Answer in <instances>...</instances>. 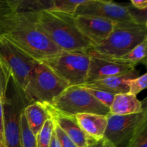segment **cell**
I'll return each mask as SVG.
<instances>
[{"instance_id":"cell-12","label":"cell","mask_w":147,"mask_h":147,"mask_svg":"<svg viewBox=\"0 0 147 147\" xmlns=\"http://www.w3.org/2000/svg\"><path fill=\"white\" fill-rule=\"evenodd\" d=\"M90 56V65L86 83L113 76H122L136 70V66L132 65L102 58L91 55Z\"/></svg>"},{"instance_id":"cell-24","label":"cell","mask_w":147,"mask_h":147,"mask_svg":"<svg viewBox=\"0 0 147 147\" xmlns=\"http://www.w3.org/2000/svg\"><path fill=\"white\" fill-rule=\"evenodd\" d=\"M86 88V87H85ZM89 93L96 99L98 102H100L101 104H103L105 107L108 108L109 109L113 98L115 97V95L113 93H109V92L103 91V90H97V89L90 88H86Z\"/></svg>"},{"instance_id":"cell-29","label":"cell","mask_w":147,"mask_h":147,"mask_svg":"<svg viewBox=\"0 0 147 147\" xmlns=\"http://www.w3.org/2000/svg\"><path fill=\"white\" fill-rule=\"evenodd\" d=\"M50 147H61L60 142H59L58 139H57V136H56L55 131L53 133V136H52L51 143H50Z\"/></svg>"},{"instance_id":"cell-22","label":"cell","mask_w":147,"mask_h":147,"mask_svg":"<svg viewBox=\"0 0 147 147\" xmlns=\"http://www.w3.org/2000/svg\"><path fill=\"white\" fill-rule=\"evenodd\" d=\"M11 79V74L4 63L3 59L0 56V98L5 101L7 99V90Z\"/></svg>"},{"instance_id":"cell-5","label":"cell","mask_w":147,"mask_h":147,"mask_svg":"<svg viewBox=\"0 0 147 147\" xmlns=\"http://www.w3.org/2000/svg\"><path fill=\"white\" fill-rule=\"evenodd\" d=\"M45 104L57 111L71 116L79 113L109 114V109L98 101L83 86H68L51 102Z\"/></svg>"},{"instance_id":"cell-1","label":"cell","mask_w":147,"mask_h":147,"mask_svg":"<svg viewBox=\"0 0 147 147\" xmlns=\"http://www.w3.org/2000/svg\"><path fill=\"white\" fill-rule=\"evenodd\" d=\"M0 35L38 62L62 52L38 27L36 11L20 9L15 0L0 1Z\"/></svg>"},{"instance_id":"cell-19","label":"cell","mask_w":147,"mask_h":147,"mask_svg":"<svg viewBox=\"0 0 147 147\" xmlns=\"http://www.w3.org/2000/svg\"><path fill=\"white\" fill-rule=\"evenodd\" d=\"M54 129L55 123L50 118L45 122L40 133L36 136V147H50Z\"/></svg>"},{"instance_id":"cell-3","label":"cell","mask_w":147,"mask_h":147,"mask_svg":"<svg viewBox=\"0 0 147 147\" xmlns=\"http://www.w3.org/2000/svg\"><path fill=\"white\" fill-rule=\"evenodd\" d=\"M146 37V25L118 24L109 37L101 44L93 47L88 53L114 60L126 55Z\"/></svg>"},{"instance_id":"cell-9","label":"cell","mask_w":147,"mask_h":147,"mask_svg":"<svg viewBox=\"0 0 147 147\" xmlns=\"http://www.w3.org/2000/svg\"><path fill=\"white\" fill-rule=\"evenodd\" d=\"M108 124L103 139L114 147H127L129 142L147 124V109L139 113L126 116L109 114Z\"/></svg>"},{"instance_id":"cell-15","label":"cell","mask_w":147,"mask_h":147,"mask_svg":"<svg viewBox=\"0 0 147 147\" xmlns=\"http://www.w3.org/2000/svg\"><path fill=\"white\" fill-rule=\"evenodd\" d=\"M76 120L83 131L93 141H100L104 138L108 124L107 116L96 113H79Z\"/></svg>"},{"instance_id":"cell-17","label":"cell","mask_w":147,"mask_h":147,"mask_svg":"<svg viewBox=\"0 0 147 147\" xmlns=\"http://www.w3.org/2000/svg\"><path fill=\"white\" fill-rule=\"evenodd\" d=\"M22 113L29 129L35 137L40 133L45 122L51 118L45 104L38 102L29 103L23 109Z\"/></svg>"},{"instance_id":"cell-11","label":"cell","mask_w":147,"mask_h":147,"mask_svg":"<svg viewBox=\"0 0 147 147\" xmlns=\"http://www.w3.org/2000/svg\"><path fill=\"white\" fill-rule=\"evenodd\" d=\"M74 16L77 28L93 44V47L104 42L118 25L113 22L100 17Z\"/></svg>"},{"instance_id":"cell-16","label":"cell","mask_w":147,"mask_h":147,"mask_svg":"<svg viewBox=\"0 0 147 147\" xmlns=\"http://www.w3.org/2000/svg\"><path fill=\"white\" fill-rule=\"evenodd\" d=\"M138 75H139V71L136 70L132 73H127V74L107 78L90 83H86L82 86L86 88L109 92L114 95L127 93H129V87L126 85V81L128 79L138 77Z\"/></svg>"},{"instance_id":"cell-20","label":"cell","mask_w":147,"mask_h":147,"mask_svg":"<svg viewBox=\"0 0 147 147\" xmlns=\"http://www.w3.org/2000/svg\"><path fill=\"white\" fill-rule=\"evenodd\" d=\"M20 128L21 147H36V137L29 129L22 111L20 114Z\"/></svg>"},{"instance_id":"cell-18","label":"cell","mask_w":147,"mask_h":147,"mask_svg":"<svg viewBox=\"0 0 147 147\" xmlns=\"http://www.w3.org/2000/svg\"><path fill=\"white\" fill-rule=\"evenodd\" d=\"M146 46H147V37L139 45L134 47L131 50L126 53L122 57L117 59H114L115 61L121 62V63H126V64L132 65L136 66L139 63H146Z\"/></svg>"},{"instance_id":"cell-2","label":"cell","mask_w":147,"mask_h":147,"mask_svg":"<svg viewBox=\"0 0 147 147\" xmlns=\"http://www.w3.org/2000/svg\"><path fill=\"white\" fill-rule=\"evenodd\" d=\"M36 22L40 30L62 51L88 53L93 47L76 27L74 14L42 10L36 11Z\"/></svg>"},{"instance_id":"cell-21","label":"cell","mask_w":147,"mask_h":147,"mask_svg":"<svg viewBox=\"0 0 147 147\" xmlns=\"http://www.w3.org/2000/svg\"><path fill=\"white\" fill-rule=\"evenodd\" d=\"M85 1L86 0H53V7L51 11L74 14L77 7L83 4Z\"/></svg>"},{"instance_id":"cell-23","label":"cell","mask_w":147,"mask_h":147,"mask_svg":"<svg viewBox=\"0 0 147 147\" xmlns=\"http://www.w3.org/2000/svg\"><path fill=\"white\" fill-rule=\"evenodd\" d=\"M126 83L129 87V93L136 96L146 88L147 74L144 73L134 78L128 79Z\"/></svg>"},{"instance_id":"cell-6","label":"cell","mask_w":147,"mask_h":147,"mask_svg":"<svg viewBox=\"0 0 147 147\" xmlns=\"http://www.w3.org/2000/svg\"><path fill=\"white\" fill-rule=\"evenodd\" d=\"M90 58L88 53L62 51L42 63L68 86H82L87 80Z\"/></svg>"},{"instance_id":"cell-4","label":"cell","mask_w":147,"mask_h":147,"mask_svg":"<svg viewBox=\"0 0 147 147\" xmlns=\"http://www.w3.org/2000/svg\"><path fill=\"white\" fill-rule=\"evenodd\" d=\"M67 87V83L47 65L38 62L27 79L24 98L30 103H48Z\"/></svg>"},{"instance_id":"cell-7","label":"cell","mask_w":147,"mask_h":147,"mask_svg":"<svg viewBox=\"0 0 147 147\" xmlns=\"http://www.w3.org/2000/svg\"><path fill=\"white\" fill-rule=\"evenodd\" d=\"M0 56L9 70L12 84L17 95L26 101L24 91L27 79L38 61L1 35H0Z\"/></svg>"},{"instance_id":"cell-26","label":"cell","mask_w":147,"mask_h":147,"mask_svg":"<svg viewBox=\"0 0 147 147\" xmlns=\"http://www.w3.org/2000/svg\"><path fill=\"white\" fill-rule=\"evenodd\" d=\"M54 131L57 139L61 145V147H78L55 123Z\"/></svg>"},{"instance_id":"cell-31","label":"cell","mask_w":147,"mask_h":147,"mask_svg":"<svg viewBox=\"0 0 147 147\" xmlns=\"http://www.w3.org/2000/svg\"><path fill=\"white\" fill-rule=\"evenodd\" d=\"M103 147H114V146H113L111 143H110L109 141L104 139V141H103Z\"/></svg>"},{"instance_id":"cell-28","label":"cell","mask_w":147,"mask_h":147,"mask_svg":"<svg viewBox=\"0 0 147 147\" xmlns=\"http://www.w3.org/2000/svg\"><path fill=\"white\" fill-rule=\"evenodd\" d=\"M131 4L135 9L140 11H145L147 9V1L146 0H131Z\"/></svg>"},{"instance_id":"cell-10","label":"cell","mask_w":147,"mask_h":147,"mask_svg":"<svg viewBox=\"0 0 147 147\" xmlns=\"http://www.w3.org/2000/svg\"><path fill=\"white\" fill-rule=\"evenodd\" d=\"M13 88V97L9 98L7 96V99L3 104L6 145L7 147H21L20 119V114L26 106L22 104L24 101L17 95L14 86Z\"/></svg>"},{"instance_id":"cell-14","label":"cell","mask_w":147,"mask_h":147,"mask_svg":"<svg viewBox=\"0 0 147 147\" xmlns=\"http://www.w3.org/2000/svg\"><path fill=\"white\" fill-rule=\"evenodd\" d=\"M146 100L141 101L136 96L129 93L116 94L109 108V114L126 116L141 113L147 109Z\"/></svg>"},{"instance_id":"cell-8","label":"cell","mask_w":147,"mask_h":147,"mask_svg":"<svg viewBox=\"0 0 147 147\" xmlns=\"http://www.w3.org/2000/svg\"><path fill=\"white\" fill-rule=\"evenodd\" d=\"M74 15L91 16L110 20L116 24H136L146 25V20L140 18L128 6L111 1L86 0L76 9Z\"/></svg>"},{"instance_id":"cell-27","label":"cell","mask_w":147,"mask_h":147,"mask_svg":"<svg viewBox=\"0 0 147 147\" xmlns=\"http://www.w3.org/2000/svg\"><path fill=\"white\" fill-rule=\"evenodd\" d=\"M4 102L0 98V147H7L5 140V126L3 104Z\"/></svg>"},{"instance_id":"cell-25","label":"cell","mask_w":147,"mask_h":147,"mask_svg":"<svg viewBox=\"0 0 147 147\" xmlns=\"http://www.w3.org/2000/svg\"><path fill=\"white\" fill-rule=\"evenodd\" d=\"M127 147H147V124L135 135Z\"/></svg>"},{"instance_id":"cell-30","label":"cell","mask_w":147,"mask_h":147,"mask_svg":"<svg viewBox=\"0 0 147 147\" xmlns=\"http://www.w3.org/2000/svg\"><path fill=\"white\" fill-rule=\"evenodd\" d=\"M103 141H104V139L100 141H96V142L92 143L88 147H103Z\"/></svg>"},{"instance_id":"cell-13","label":"cell","mask_w":147,"mask_h":147,"mask_svg":"<svg viewBox=\"0 0 147 147\" xmlns=\"http://www.w3.org/2000/svg\"><path fill=\"white\" fill-rule=\"evenodd\" d=\"M45 106L54 123L78 147H88L92 143L96 142L83 131L76 120V116L57 111L47 104Z\"/></svg>"}]
</instances>
